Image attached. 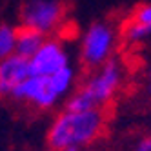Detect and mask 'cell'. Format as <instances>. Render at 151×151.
I'll return each mask as SVG.
<instances>
[{
    "label": "cell",
    "mask_w": 151,
    "mask_h": 151,
    "mask_svg": "<svg viewBox=\"0 0 151 151\" xmlns=\"http://www.w3.org/2000/svg\"><path fill=\"white\" fill-rule=\"evenodd\" d=\"M106 127V113L102 107L86 111L64 109L55 116L47 129L46 142L51 151H60L64 147H88L99 140Z\"/></svg>",
    "instance_id": "cell-1"
},
{
    "label": "cell",
    "mask_w": 151,
    "mask_h": 151,
    "mask_svg": "<svg viewBox=\"0 0 151 151\" xmlns=\"http://www.w3.org/2000/svg\"><path fill=\"white\" fill-rule=\"evenodd\" d=\"M124 80H126L124 62L111 57L102 66L93 69V73L84 80L80 89L69 95L66 109L86 111L107 106L120 91Z\"/></svg>",
    "instance_id": "cell-2"
},
{
    "label": "cell",
    "mask_w": 151,
    "mask_h": 151,
    "mask_svg": "<svg viewBox=\"0 0 151 151\" xmlns=\"http://www.w3.org/2000/svg\"><path fill=\"white\" fill-rule=\"evenodd\" d=\"M118 42V33L111 22L96 20L89 24L80 40V62L88 69L102 66L113 57Z\"/></svg>",
    "instance_id": "cell-3"
},
{
    "label": "cell",
    "mask_w": 151,
    "mask_h": 151,
    "mask_svg": "<svg viewBox=\"0 0 151 151\" xmlns=\"http://www.w3.org/2000/svg\"><path fill=\"white\" fill-rule=\"evenodd\" d=\"M66 20V4L62 0H26L20 9V24L42 35H51Z\"/></svg>",
    "instance_id": "cell-4"
},
{
    "label": "cell",
    "mask_w": 151,
    "mask_h": 151,
    "mask_svg": "<svg viewBox=\"0 0 151 151\" xmlns=\"http://www.w3.org/2000/svg\"><path fill=\"white\" fill-rule=\"evenodd\" d=\"M9 100L18 104H29L40 111H47V109H53L62 99L53 88L49 77L29 75L24 82H20L15 88Z\"/></svg>",
    "instance_id": "cell-5"
},
{
    "label": "cell",
    "mask_w": 151,
    "mask_h": 151,
    "mask_svg": "<svg viewBox=\"0 0 151 151\" xmlns=\"http://www.w3.org/2000/svg\"><path fill=\"white\" fill-rule=\"evenodd\" d=\"M66 66H69V53L57 38H46L38 51L29 58L31 75L38 77H49Z\"/></svg>",
    "instance_id": "cell-6"
},
{
    "label": "cell",
    "mask_w": 151,
    "mask_h": 151,
    "mask_svg": "<svg viewBox=\"0 0 151 151\" xmlns=\"http://www.w3.org/2000/svg\"><path fill=\"white\" fill-rule=\"evenodd\" d=\"M29 75V58L20 57L17 53L7 58H2L0 60V99L9 100L15 88L20 82H24Z\"/></svg>",
    "instance_id": "cell-7"
},
{
    "label": "cell",
    "mask_w": 151,
    "mask_h": 151,
    "mask_svg": "<svg viewBox=\"0 0 151 151\" xmlns=\"http://www.w3.org/2000/svg\"><path fill=\"white\" fill-rule=\"evenodd\" d=\"M46 35L38 33V31L31 29V27H18V33H17V49L15 53L20 57H26L31 58L38 51V47L44 44Z\"/></svg>",
    "instance_id": "cell-8"
},
{
    "label": "cell",
    "mask_w": 151,
    "mask_h": 151,
    "mask_svg": "<svg viewBox=\"0 0 151 151\" xmlns=\"http://www.w3.org/2000/svg\"><path fill=\"white\" fill-rule=\"evenodd\" d=\"M122 37H124V42L129 46L142 44V42H146L151 37V26H146V24L137 22V20L131 18L122 31Z\"/></svg>",
    "instance_id": "cell-9"
},
{
    "label": "cell",
    "mask_w": 151,
    "mask_h": 151,
    "mask_svg": "<svg viewBox=\"0 0 151 151\" xmlns=\"http://www.w3.org/2000/svg\"><path fill=\"white\" fill-rule=\"evenodd\" d=\"M18 29L11 24H0V60L15 55Z\"/></svg>",
    "instance_id": "cell-10"
},
{
    "label": "cell",
    "mask_w": 151,
    "mask_h": 151,
    "mask_svg": "<svg viewBox=\"0 0 151 151\" xmlns=\"http://www.w3.org/2000/svg\"><path fill=\"white\" fill-rule=\"evenodd\" d=\"M133 20L137 22H142L146 26H151V4H142L138 6L135 11H133Z\"/></svg>",
    "instance_id": "cell-11"
},
{
    "label": "cell",
    "mask_w": 151,
    "mask_h": 151,
    "mask_svg": "<svg viewBox=\"0 0 151 151\" xmlns=\"http://www.w3.org/2000/svg\"><path fill=\"white\" fill-rule=\"evenodd\" d=\"M131 151H151V137H142Z\"/></svg>",
    "instance_id": "cell-12"
},
{
    "label": "cell",
    "mask_w": 151,
    "mask_h": 151,
    "mask_svg": "<svg viewBox=\"0 0 151 151\" xmlns=\"http://www.w3.org/2000/svg\"><path fill=\"white\" fill-rule=\"evenodd\" d=\"M147 91H149V95H151V66H149V69H147Z\"/></svg>",
    "instance_id": "cell-13"
},
{
    "label": "cell",
    "mask_w": 151,
    "mask_h": 151,
    "mask_svg": "<svg viewBox=\"0 0 151 151\" xmlns=\"http://www.w3.org/2000/svg\"><path fill=\"white\" fill-rule=\"evenodd\" d=\"M60 151H82V147H75V146H69V147H64Z\"/></svg>",
    "instance_id": "cell-14"
}]
</instances>
